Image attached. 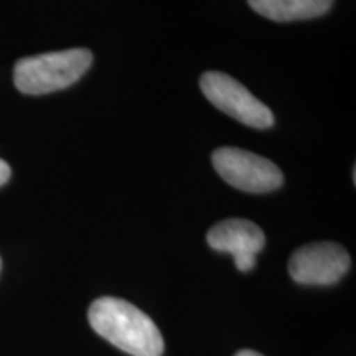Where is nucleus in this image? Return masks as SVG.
<instances>
[{
  "instance_id": "4",
  "label": "nucleus",
  "mask_w": 356,
  "mask_h": 356,
  "mask_svg": "<svg viewBox=\"0 0 356 356\" xmlns=\"http://www.w3.org/2000/svg\"><path fill=\"white\" fill-rule=\"evenodd\" d=\"M200 88L215 108L244 126L254 129L274 126L273 111L229 74L221 71H208L200 79Z\"/></svg>"
},
{
  "instance_id": "10",
  "label": "nucleus",
  "mask_w": 356,
  "mask_h": 356,
  "mask_svg": "<svg viewBox=\"0 0 356 356\" xmlns=\"http://www.w3.org/2000/svg\"><path fill=\"white\" fill-rule=\"evenodd\" d=\"M0 267H2V261H0Z\"/></svg>"
},
{
  "instance_id": "5",
  "label": "nucleus",
  "mask_w": 356,
  "mask_h": 356,
  "mask_svg": "<svg viewBox=\"0 0 356 356\" xmlns=\"http://www.w3.org/2000/svg\"><path fill=\"white\" fill-rule=\"evenodd\" d=\"M350 254L337 243H314L302 246L289 261V273L304 286H332L350 269Z\"/></svg>"
},
{
  "instance_id": "7",
  "label": "nucleus",
  "mask_w": 356,
  "mask_h": 356,
  "mask_svg": "<svg viewBox=\"0 0 356 356\" xmlns=\"http://www.w3.org/2000/svg\"><path fill=\"white\" fill-rule=\"evenodd\" d=\"M256 13L274 22H296L322 17L333 0H248Z\"/></svg>"
},
{
  "instance_id": "6",
  "label": "nucleus",
  "mask_w": 356,
  "mask_h": 356,
  "mask_svg": "<svg viewBox=\"0 0 356 356\" xmlns=\"http://www.w3.org/2000/svg\"><path fill=\"white\" fill-rule=\"evenodd\" d=\"M207 241L220 252H229L241 273H249L256 266V254L262 251L266 236L256 222L241 218L225 220L208 231Z\"/></svg>"
},
{
  "instance_id": "9",
  "label": "nucleus",
  "mask_w": 356,
  "mask_h": 356,
  "mask_svg": "<svg viewBox=\"0 0 356 356\" xmlns=\"http://www.w3.org/2000/svg\"><path fill=\"white\" fill-rule=\"evenodd\" d=\"M234 356H264V355L257 353V351H252V350H241V351H238Z\"/></svg>"
},
{
  "instance_id": "1",
  "label": "nucleus",
  "mask_w": 356,
  "mask_h": 356,
  "mask_svg": "<svg viewBox=\"0 0 356 356\" xmlns=\"http://www.w3.org/2000/svg\"><path fill=\"white\" fill-rule=\"evenodd\" d=\"M89 323L97 335L132 356H162L163 338L149 315L131 302L101 297L88 312Z\"/></svg>"
},
{
  "instance_id": "2",
  "label": "nucleus",
  "mask_w": 356,
  "mask_h": 356,
  "mask_svg": "<svg viewBox=\"0 0 356 356\" xmlns=\"http://www.w3.org/2000/svg\"><path fill=\"white\" fill-rule=\"evenodd\" d=\"M92 65V53L86 48L22 58L13 68V83L24 95H48L76 83Z\"/></svg>"
},
{
  "instance_id": "8",
  "label": "nucleus",
  "mask_w": 356,
  "mask_h": 356,
  "mask_svg": "<svg viewBox=\"0 0 356 356\" xmlns=\"http://www.w3.org/2000/svg\"><path fill=\"white\" fill-rule=\"evenodd\" d=\"M10 167H8V163L6 160L0 159V186L6 185L8 181V178H10Z\"/></svg>"
},
{
  "instance_id": "3",
  "label": "nucleus",
  "mask_w": 356,
  "mask_h": 356,
  "mask_svg": "<svg viewBox=\"0 0 356 356\" xmlns=\"http://www.w3.org/2000/svg\"><path fill=\"white\" fill-rule=\"evenodd\" d=\"M211 160L226 184L248 193H269L284 184L282 172L274 162L248 150L221 147L213 152Z\"/></svg>"
}]
</instances>
